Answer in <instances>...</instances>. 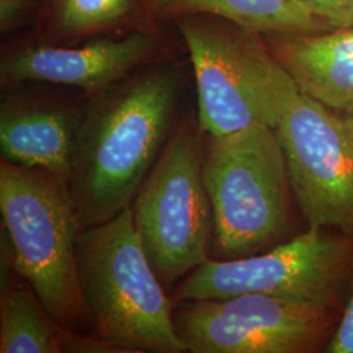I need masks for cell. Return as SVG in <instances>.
Instances as JSON below:
<instances>
[{
	"label": "cell",
	"instance_id": "9c48e42d",
	"mask_svg": "<svg viewBox=\"0 0 353 353\" xmlns=\"http://www.w3.org/2000/svg\"><path fill=\"white\" fill-rule=\"evenodd\" d=\"M173 319L189 353H310L334 318L331 307L246 293L176 303Z\"/></svg>",
	"mask_w": 353,
	"mask_h": 353
},
{
	"label": "cell",
	"instance_id": "e0dca14e",
	"mask_svg": "<svg viewBox=\"0 0 353 353\" xmlns=\"http://www.w3.org/2000/svg\"><path fill=\"white\" fill-rule=\"evenodd\" d=\"M323 351L327 353H353V287L341 323Z\"/></svg>",
	"mask_w": 353,
	"mask_h": 353
},
{
	"label": "cell",
	"instance_id": "8992f818",
	"mask_svg": "<svg viewBox=\"0 0 353 353\" xmlns=\"http://www.w3.org/2000/svg\"><path fill=\"white\" fill-rule=\"evenodd\" d=\"M198 92V121L208 137L265 125L275 128L293 83L261 33L227 20L181 23Z\"/></svg>",
	"mask_w": 353,
	"mask_h": 353
},
{
	"label": "cell",
	"instance_id": "30bf717a",
	"mask_svg": "<svg viewBox=\"0 0 353 353\" xmlns=\"http://www.w3.org/2000/svg\"><path fill=\"white\" fill-rule=\"evenodd\" d=\"M156 51L157 41L148 34L100 39L76 48L30 46L1 61V84L50 83L96 94L148 63Z\"/></svg>",
	"mask_w": 353,
	"mask_h": 353
},
{
	"label": "cell",
	"instance_id": "7a4b0ae2",
	"mask_svg": "<svg viewBox=\"0 0 353 353\" xmlns=\"http://www.w3.org/2000/svg\"><path fill=\"white\" fill-rule=\"evenodd\" d=\"M77 272L92 332L130 353H186L176 334V303L156 275L131 205L81 229Z\"/></svg>",
	"mask_w": 353,
	"mask_h": 353
},
{
	"label": "cell",
	"instance_id": "52a82bcc",
	"mask_svg": "<svg viewBox=\"0 0 353 353\" xmlns=\"http://www.w3.org/2000/svg\"><path fill=\"white\" fill-rule=\"evenodd\" d=\"M353 262V242L309 229L265 254L211 259L195 268L174 290V303L221 300L259 293L332 307Z\"/></svg>",
	"mask_w": 353,
	"mask_h": 353
},
{
	"label": "cell",
	"instance_id": "9a60e30c",
	"mask_svg": "<svg viewBox=\"0 0 353 353\" xmlns=\"http://www.w3.org/2000/svg\"><path fill=\"white\" fill-rule=\"evenodd\" d=\"M130 12V0H54L52 16L65 37L90 36L115 26Z\"/></svg>",
	"mask_w": 353,
	"mask_h": 353
},
{
	"label": "cell",
	"instance_id": "7c38bea8",
	"mask_svg": "<svg viewBox=\"0 0 353 353\" xmlns=\"http://www.w3.org/2000/svg\"><path fill=\"white\" fill-rule=\"evenodd\" d=\"M263 37L301 93L332 110L353 113V26Z\"/></svg>",
	"mask_w": 353,
	"mask_h": 353
},
{
	"label": "cell",
	"instance_id": "4fadbf2b",
	"mask_svg": "<svg viewBox=\"0 0 353 353\" xmlns=\"http://www.w3.org/2000/svg\"><path fill=\"white\" fill-rule=\"evenodd\" d=\"M77 332L51 316L13 268L1 271L0 352L72 353Z\"/></svg>",
	"mask_w": 353,
	"mask_h": 353
},
{
	"label": "cell",
	"instance_id": "5bb4252c",
	"mask_svg": "<svg viewBox=\"0 0 353 353\" xmlns=\"http://www.w3.org/2000/svg\"><path fill=\"white\" fill-rule=\"evenodd\" d=\"M165 14H210L261 34L334 29L300 0H169Z\"/></svg>",
	"mask_w": 353,
	"mask_h": 353
},
{
	"label": "cell",
	"instance_id": "277c9868",
	"mask_svg": "<svg viewBox=\"0 0 353 353\" xmlns=\"http://www.w3.org/2000/svg\"><path fill=\"white\" fill-rule=\"evenodd\" d=\"M203 179L214 214L216 259L258 254L284 237L293 191L274 127L259 125L208 137Z\"/></svg>",
	"mask_w": 353,
	"mask_h": 353
},
{
	"label": "cell",
	"instance_id": "2e32d148",
	"mask_svg": "<svg viewBox=\"0 0 353 353\" xmlns=\"http://www.w3.org/2000/svg\"><path fill=\"white\" fill-rule=\"evenodd\" d=\"M334 28L353 26V0H300Z\"/></svg>",
	"mask_w": 353,
	"mask_h": 353
},
{
	"label": "cell",
	"instance_id": "ba28073f",
	"mask_svg": "<svg viewBox=\"0 0 353 353\" xmlns=\"http://www.w3.org/2000/svg\"><path fill=\"white\" fill-rule=\"evenodd\" d=\"M275 130L293 196L309 227L352 234L353 113L332 110L292 83Z\"/></svg>",
	"mask_w": 353,
	"mask_h": 353
},
{
	"label": "cell",
	"instance_id": "6da1fadb",
	"mask_svg": "<svg viewBox=\"0 0 353 353\" xmlns=\"http://www.w3.org/2000/svg\"><path fill=\"white\" fill-rule=\"evenodd\" d=\"M182 75L160 64L94 94L81 108L68 190L81 228L131 205L174 128Z\"/></svg>",
	"mask_w": 353,
	"mask_h": 353
},
{
	"label": "cell",
	"instance_id": "ac0fdd59",
	"mask_svg": "<svg viewBox=\"0 0 353 353\" xmlns=\"http://www.w3.org/2000/svg\"><path fill=\"white\" fill-rule=\"evenodd\" d=\"M29 0H0V26L8 30L26 14Z\"/></svg>",
	"mask_w": 353,
	"mask_h": 353
},
{
	"label": "cell",
	"instance_id": "d6986e66",
	"mask_svg": "<svg viewBox=\"0 0 353 353\" xmlns=\"http://www.w3.org/2000/svg\"><path fill=\"white\" fill-rule=\"evenodd\" d=\"M147 11L151 14H161L164 16L169 0H143Z\"/></svg>",
	"mask_w": 353,
	"mask_h": 353
},
{
	"label": "cell",
	"instance_id": "3957f363",
	"mask_svg": "<svg viewBox=\"0 0 353 353\" xmlns=\"http://www.w3.org/2000/svg\"><path fill=\"white\" fill-rule=\"evenodd\" d=\"M1 255L65 327L92 322L77 272L81 224L67 183L42 169L0 161Z\"/></svg>",
	"mask_w": 353,
	"mask_h": 353
},
{
	"label": "cell",
	"instance_id": "8fae6325",
	"mask_svg": "<svg viewBox=\"0 0 353 353\" xmlns=\"http://www.w3.org/2000/svg\"><path fill=\"white\" fill-rule=\"evenodd\" d=\"M81 108L32 96H8L0 109L1 160L42 169L65 183L72 172Z\"/></svg>",
	"mask_w": 353,
	"mask_h": 353
},
{
	"label": "cell",
	"instance_id": "5b68a950",
	"mask_svg": "<svg viewBox=\"0 0 353 353\" xmlns=\"http://www.w3.org/2000/svg\"><path fill=\"white\" fill-rule=\"evenodd\" d=\"M204 134L198 119H181L131 203L140 240L168 292L210 258L214 214L203 179Z\"/></svg>",
	"mask_w": 353,
	"mask_h": 353
}]
</instances>
